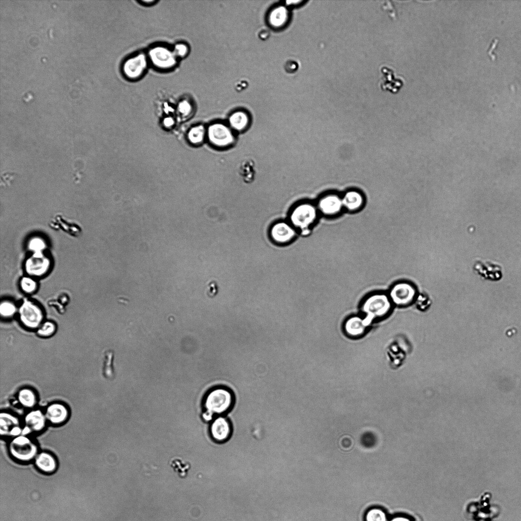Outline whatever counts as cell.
<instances>
[{
    "mask_svg": "<svg viewBox=\"0 0 521 521\" xmlns=\"http://www.w3.org/2000/svg\"><path fill=\"white\" fill-rule=\"evenodd\" d=\"M393 307L387 292H374L362 300L359 309L365 314L364 320L368 325L373 320L388 315Z\"/></svg>",
    "mask_w": 521,
    "mask_h": 521,
    "instance_id": "1",
    "label": "cell"
},
{
    "mask_svg": "<svg viewBox=\"0 0 521 521\" xmlns=\"http://www.w3.org/2000/svg\"><path fill=\"white\" fill-rule=\"evenodd\" d=\"M235 397L229 387L219 386L209 391L205 400L204 406L207 412L214 415L228 413L233 408Z\"/></svg>",
    "mask_w": 521,
    "mask_h": 521,
    "instance_id": "2",
    "label": "cell"
},
{
    "mask_svg": "<svg viewBox=\"0 0 521 521\" xmlns=\"http://www.w3.org/2000/svg\"><path fill=\"white\" fill-rule=\"evenodd\" d=\"M387 294L394 306L402 308L411 305L416 300L417 290L409 280H400L393 283Z\"/></svg>",
    "mask_w": 521,
    "mask_h": 521,
    "instance_id": "3",
    "label": "cell"
},
{
    "mask_svg": "<svg viewBox=\"0 0 521 521\" xmlns=\"http://www.w3.org/2000/svg\"><path fill=\"white\" fill-rule=\"evenodd\" d=\"M11 456L19 461H30L38 454L37 445L24 435L13 438L8 446Z\"/></svg>",
    "mask_w": 521,
    "mask_h": 521,
    "instance_id": "4",
    "label": "cell"
},
{
    "mask_svg": "<svg viewBox=\"0 0 521 521\" xmlns=\"http://www.w3.org/2000/svg\"><path fill=\"white\" fill-rule=\"evenodd\" d=\"M290 220L296 227L302 230V233L307 234L309 228L317 218L316 208L309 202H303L297 205L290 214Z\"/></svg>",
    "mask_w": 521,
    "mask_h": 521,
    "instance_id": "5",
    "label": "cell"
},
{
    "mask_svg": "<svg viewBox=\"0 0 521 521\" xmlns=\"http://www.w3.org/2000/svg\"><path fill=\"white\" fill-rule=\"evenodd\" d=\"M234 131L222 123H215L210 125L207 131L209 142L217 148H226L231 146L235 141Z\"/></svg>",
    "mask_w": 521,
    "mask_h": 521,
    "instance_id": "6",
    "label": "cell"
},
{
    "mask_svg": "<svg viewBox=\"0 0 521 521\" xmlns=\"http://www.w3.org/2000/svg\"><path fill=\"white\" fill-rule=\"evenodd\" d=\"M22 323L30 329L38 328L43 320V313L40 308L30 301H25L19 309Z\"/></svg>",
    "mask_w": 521,
    "mask_h": 521,
    "instance_id": "7",
    "label": "cell"
},
{
    "mask_svg": "<svg viewBox=\"0 0 521 521\" xmlns=\"http://www.w3.org/2000/svg\"><path fill=\"white\" fill-rule=\"evenodd\" d=\"M473 271L482 279L498 281L503 276V269L498 263L489 260H477L473 266Z\"/></svg>",
    "mask_w": 521,
    "mask_h": 521,
    "instance_id": "8",
    "label": "cell"
},
{
    "mask_svg": "<svg viewBox=\"0 0 521 521\" xmlns=\"http://www.w3.org/2000/svg\"><path fill=\"white\" fill-rule=\"evenodd\" d=\"M50 261L42 252L34 253L25 263V270L31 275L40 276L45 274L49 267Z\"/></svg>",
    "mask_w": 521,
    "mask_h": 521,
    "instance_id": "9",
    "label": "cell"
},
{
    "mask_svg": "<svg viewBox=\"0 0 521 521\" xmlns=\"http://www.w3.org/2000/svg\"><path fill=\"white\" fill-rule=\"evenodd\" d=\"M152 63L161 68H169L176 64L175 54L167 49L157 47L153 48L149 53Z\"/></svg>",
    "mask_w": 521,
    "mask_h": 521,
    "instance_id": "10",
    "label": "cell"
},
{
    "mask_svg": "<svg viewBox=\"0 0 521 521\" xmlns=\"http://www.w3.org/2000/svg\"><path fill=\"white\" fill-rule=\"evenodd\" d=\"M318 207L324 215L335 216L341 211L343 207L342 199L334 194L326 195L319 200Z\"/></svg>",
    "mask_w": 521,
    "mask_h": 521,
    "instance_id": "11",
    "label": "cell"
},
{
    "mask_svg": "<svg viewBox=\"0 0 521 521\" xmlns=\"http://www.w3.org/2000/svg\"><path fill=\"white\" fill-rule=\"evenodd\" d=\"M147 67L146 56L140 54L128 60L124 64L123 71L125 75L130 78L139 77Z\"/></svg>",
    "mask_w": 521,
    "mask_h": 521,
    "instance_id": "12",
    "label": "cell"
},
{
    "mask_svg": "<svg viewBox=\"0 0 521 521\" xmlns=\"http://www.w3.org/2000/svg\"><path fill=\"white\" fill-rule=\"evenodd\" d=\"M231 424L225 417H217L211 425V432L213 438L218 441H224L229 437L231 432Z\"/></svg>",
    "mask_w": 521,
    "mask_h": 521,
    "instance_id": "13",
    "label": "cell"
},
{
    "mask_svg": "<svg viewBox=\"0 0 521 521\" xmlns=\"http://www.w3.org/2000/svg\"><path fill=\"white\" fill-rule=\"evenodd\" d=\"M45 416L46 420L49 422L58 425L64 423L67 419L69 412L64 404L54 403L48 406Z\"/></svg>",
    "mask_w": 521,
    "mask_h": 521,
    "instance_id": "14",
    "label": "cell"
},
{
    "mask_svg": "<svg viewBox=\"0 0 521 521\" xmlns=\"http://www.w3.org/2000/svg\"><path fill=\"white\" fill-rule=\"evenodd\" d=\"M296 232L288 224L280 222L274 224L271 230V235L276 242L279 243H287L295 237Z\"/></svg>",
    "mask_w": 521,
    "mask_h": 521,
    "instance_id": "15",
    "label": "cell"
},
{
    "mask_svg": "<svg viewBox=\"0 0 521 521\" xmlns=\"http://www.w3.org/2000/svg\"><path fill=\"white\" fill-rule=\"evenodd\" d=\"M35 464L41 471L50 474L57 468V461L53 455L47 452L38 453L35 458Z\"/></svg>",
    "mask_w": 521,
    "mask_h": 521,
    "instance_id": "16",
    "label": "cell"
},
{
    "mask_svg": "<svg viewBox=\"0 0 521 521\" xmlns=\"http://www.w3.org/2000/svg\"><path fill=\"white\" fill-rule=\"evenodd\" d=\"M46 420L45 414L41 411L33 410L26 415L24 418L25 426L32 431L39 432L44 428Z\"/></svg>",
    "mask_w": 521,
    "mask_h": 521,
    "instance_id": "17",
    "label": "cell"
},
{
    "mask_svg": "<svg viewBox=\"0 0 521 521\" xmlns=\"http://www.w3.org/2000/svg\"><path fill=\"white\" fill-rule=\"evenodd\" d=\"M387 354L390 360V364L393 368L400 366L403 363L406 353L404 350L398 344L392 342L387 349Z\"/></svg>",
    "mask_w": 521,
    "mask_h": 521,
    "instance_id": "18",
    "label": "cell"
},
{
    "mask_svg": "<svg viewBox=\"0 0 521 521\" xmlns=\"http://www.w3.org/2000/svg\"><path fill=\"white\" fill-rule=\"evenodd\" d=\"M343 207L351 212L360 209L363 204V198L361 193L356 191L347 192L342 199Z\"/></svg>",
    "mask_w": 521,
    "mask_h": 521,
    "instance_id": "19",
    "label": "cell"
},
{
    "mask_svg": "<svg viewBox=\"0 0 521 521\" xmlns=\"http://www.w3.org/2000/svg\"><path fill=\"white\" fill-rule=\"evenodd\" d=\"M249 123L248 115L243 111L235 112L228 118V126L235 131L241 132L245 130Z\"/></svg>",
    "mask_w": 521,
    "mask_h": 521,
    "instance_id": "20",
    "label": "cell"
},
{
    "mask_svg": "<svg viewBox=\"0 0 521 521\" xmlns=\"http://www.w3.org/2000/svg\"><path fill=\"white\" fill-rule=\"evenodd\" d=\"M19 425L18 419L13 415L2 412L0 415V433L2 436H8L10 431Z\"/></svg>",
    "mask_w": 521,
    "mask_h": 521,
    "instance_id": "21",
    "label": "cell"
},
{
    "mask_svg": "<svg viewBox=\"0 0 521 521\" xmlns=\"http://www.w3.org/2000/svg\"><path fill=\"white\" fill-rule=\"evenodd\" d=\"M206 133L204 126L197 125L189 130L187 134V139L191 144L198 145L204 141Z\"/></svg>",
    "mask_w": 521,
    "mask_h": 521,
    "instance_id": "22",
    "label": "cell"
},
{
    "mask_svg": "<svg viewBox=\"0 0 521 521\" xmlns=\"http://www.w3.org/2000/svg\"><path fill=\"white\" fill-rule=\"evenodd\" d=\"M18 399L21 404L25 408H32L37 402L35 393L28 388L22 389L19 391Z\"/></svg>",
    "mask_w": 521,
    "mask_h": 521,
    "instance_id": "23",
    "label": "cell"
},
{
    "mask_svg": "<svg viewBox=\"0 0 521 521\" xmlns=\"http://www.w3.org/2000/svg\"><path fill=\"white\" fill-rule=\"evenodd\" d=\"M287 18V11L283 7H279L275 9L270 14L269 20L271 24L275 26L282 25Z\"/></svg>",
    "mask_w": 521,
    "mask_h": 521,
    "instance_id": "24",
    "label": "cell"
},
{
    "mask_svg": "<svg viewBox=\"0 0 521 521\" xmlns=\"http://www.w3.org/2000/svg\"><path fill=\"white\" fill-rule=\"evenodd\" d=\"M55 329V326L53 323L46 322L38 328L37 334L41 336L48 337L52 335Z\"/></svg>",
    "mask_w": 521,
    "mask_h": 521,
    "instance_id": "25",
    "label": "cell"
},
{
    "mask_svg": "<svg viewBox=\"0 0 521 521\" xmlns=\"http://www.w3.org/2000/svg\"><path fill=\"white\" fill-rule=\"evenodd\" d=\"M365 519L366 521H386V516L382 510L374 508L367 512Z\"/></svg>",
    "mask_w": 521,
    "mask_h": 521,
    "instance_id": "26",
    "label": "cell"
},
{
    "mask_svg": "<svg viewBox=\"0 0 521 521\" xmlns=\"http://www.w3.org/2000/svg\"><path fill=\"white\" fill-rule=\"evenodd\" d=\"M28 247L30 249L36 252H42L45 248L44 241L40 238H34L29 242Z\"/></svg>",
    "mask_w": 521,
    "mask_h": 521,
    "instance_id": "27",
    "label": "cell"
},
{
    "mask_svg": "<svg viewBox=\"0 0 521 521\" xmlns=\"http://www.w3.org/2000/svg\"><path fill=\"white\" fill-rule=\"evenodd\" d=\"M16 311L15 306L11 302H4L0 306V312L4 317L12 316Z\"/></svg>",
    "mask_w": 521,
    "mask_h": 521,
    "instance_id": "28",
    "label": "cell"
},
{
    "mask_svg": "<svg viewBox=\"0 0 521 521\" xmlns=\"http://www.w3.org/2000/svg\"><path fill=\"white\" fill-rule=\"evenodd\" d=\"M21 286L26 293H31L36 290L37 284L36 282L31 278L24 277L21 279Z\"/></svg>",
    "mask_w": 521,
    "mask_h": 521,
    "instance_id": "29",
    "label": "cell"
},
{
    "mask_svg": "<svg viewBox=\"0 0 521 521\" xmlns=\"http://www.w3.org/2000/svg\"><path fill=\"white\" fill-rule=\"evenodd\" d=\"M431 302L429 296L423 293L418 297L416 303L418 308L424 310L429 306Z\"/></svg>",
    "mask_w": 521,
    "mask_h": 521,
    "instance_id": "30",
    "label": "cell"
},
{
    "mask_svg": "<svg viewBox=\"0 0 521 521\" xmlns=\"http://www.w3.org/2000/svg\"><path fill=\"white\" fill-rule=\"evenodd\" d=\"M178 110L179 113L183 117H187L190 114L192 110V106L188 101L184 100L179 104Z\"/></svg>",
    "mask_w": 521,
    "mask_h": 521,
    "instance_id": "31",
    "label": "cell"
},
{
    "mask_svg": "<svg viewBox=\"0 0 521 521\" xmlns=\"http://www.w3.org/2000/svg\"><path fill=\"white\" fill-rule=\"evenodd\" d=\"M188 51V48L184 44H178L175 47L174 54L180 57H184Z\"/></svg>",
    "mask_w": 521,
    "mask_h": 521,
    "instance_id": "32",
    "label": "cell"
},
{
    "mask_svg": "<svg viewBox=\"0 0 521 521\" xmlns=\"http://www.w3.org/2000/svg\"><path fill=\"white\" fill-rule=\"evenodd\" d=\"M175 120L171 117L165 118L163 120V126L167 128H171L175 124Z\"/></svg>",
    "mask_w": 521,
    "mask_h": 521,
    "instance_id": "33",
    "label": "cell"
},
{
    "mask_svg": "<svg viewBox=\"0 0 521 521\" xmlns=\"http://www.w3.org/2000/svg\"><path fill=\"white\" fill-rule=\"evenodd\" d=\"M391 521H411L410 519L402 516L396 517L393 518Z\"/></svg>",
    "mask_w": 521,
    "mask_h": 521,
    "instance_id": "34",
    "label": "cell"
},
{
    "mask_svg": "<svg viewBox=\"0 0 521 521\" xmlns=\"http://www.w3.org/2000/svg\"><path fill=\"white\" fill-rule=\"evenodd\" d=\"M141 2H142V3H143L146 4H150V3H151V4H152V3H155V2H156V1H154V0H151V1H141Z\"/></svg>",
    "mask_w": 521,
    "mask_h": 521,
    "instance_id": "35",
    "label": "cell"
},
{
    "mask_svg": "<svg viewBox=\"0 0 521 521\" xmlns=\"http://www.w3.org/2000/svg\"><path fill=\"white\" fill-rule=\"evenodd\" d=\"M301 2V1H287V2H286V3L288 5H291V4H292H292L299 3Z\"/></svg>",
    "mask_w": 521,
    "mask_h": 521,
    "instance_id": "36",
    "label": "cell"
},
{
    "mask_svg": "<svg viewBox=\"0 0 521 521\" xmlns=\"http://www.w3.org/2000/svg\"><path fill=\"white\" fill-rule=\"evenodd\" d=\"M297 364H298V358H297ZM300 369H301V367H298V370H299Z\"/></svg>",
    "mask_w": 521,
    "mask_h": 521,
    "instance_id": "37",
    "label": "cell"
}]
</instances>
